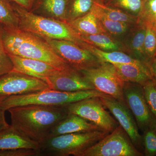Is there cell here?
<instances>
[{"label":"cell","mask_w":156,"mask_h":156,"mask_svg":"<svg viewBox=\"0 0 156 156\" xmlns=\"http://www.w3.org/2000/svg\"><path fill=\"white\" fill-rule=\"evenodd\" d=\"M11 125L30 139L39 143L47 139L50 131L69 114L65 106L29 105L8 110Z\"/></svg>","instance_id":"1"},{"label":"cell","mask_w":156,"mask_h":156,"mask_svg":"<svg viewBox=\"0 0 156 156\" xmlns=\"http://www.w3.org/2000/svg\"><path fill=\"white\" fill-rule=\"evenodd\" d=\"M2 38L9 54L41 60L59 70L70 67L56 55L44 39L35 34L19 29L7 30L3 28Z\"/></svg>","instance_id":"2"},{"label":"cell","mask_w":156,"mask_h":156,"mask_svg":"<svg viewBox=\"0 0 156 156\" xmlns=\"http://www.w3.org/2000/svg\"><path fill=\"white\" fill-rule=\"evenodd\" d=\"M13 5L19 19V29L42 37L70 41L79 46L84 42L68 23L34 14L13 2Z\"/></svg>","instance_id":"3"},{"label":"cell","mask_w":156,"mask_h":156,"mask_svg":"<svg viewBox=\"0 0 156 156\" xmlns=\"http://www.w3.org/2000/svg\"><path fill=\"white\" fill-rule=\"evenodd\" d=\"M106 96L108 95L96 89L76 92H64L48 89L24 95L11 96L2 101L0 105L5 111L12 108L29 105L66 106L89 98Z\"/></svg>","instance_id":"4"},{"label":"cell","mask_w":156,"mask_h":156,"mask_svg":"<svg viewBox=\"0 0 156 156\" xmlns=\"http://www.w3.org/2000/svg\"><path fill=\"white\" fill-rule=\"evenodd\" d=\"M109 133L98 130L49 137L40 144L41 156H81L85 151Z\"/></svg>","instance_id":"5"},{"label":"cell","mask_w":156,"mask_h":156,"mask_svg":"<svg viewBox=\"0 0 156 156\" xmlns=\"http://www.w3.org/2000/svg\"><path fill=\"white\" fill-rule=\"evenodd\" d=\"M128 134L119 125L105 137L89 148L81 156H142Z\"/></svg>","instance_id":"6"},{"label":"cell","mask_w":156,"mask_h":156,"mask_svg":"<svg viewBox=\"0 0 156 156\" xmlns=\"http://www.w3.org/2000/svg\"><path fill=\"white\" fill-rule=\"evenodd\" d=\"M80 72L96 90L125 102L123 95L125 82L117 72L113 65L102 62L96 67Z\"/></svg>","instance_id":"7"},{"label":"cell","mask_w":156,"mask_h":156,"mask_svg":"<svg viewBox=\"0 0 156 156\" xmlns=\"http://www.w3.org/2000/svg\"><path fill=\"white\" fill-rule=\"evenodd\" d=\"M56 55L74 69L80 71L100 65L102 62L89 50L70 41L42 37Z\"/></svg>","instance_id":"8"},{"label":"cell","mask_w":156,"mask_h":156,"mask_svg":"<svg viewBox=\"0 0 156 156\" xmlns=\"http://www.w3.org/2000/svg\"><path fill=\"white\" fill-rule=\"evenodd\" d=\"M65 107L69 113L78 115L109 133L119 125L105 110L99 97L89 98Z\"/></svg>","instance_id":"9"},{"label":"cell","mask_w":156,"mask_h":156,"mask_svg":"<svg viewBox=\"0 0 156 156\" xmlns=\"http://www.w3.org/2000/svg\"><path fill=\"white\" fill-rule=\"evenodd\" d=\"M48 89L45 81L12 70L0 77V104L11 96Z\"/></svg>","instance_id":"10"},{"label":"cell","mask_w":156,"mask_h":156,"mask_svg":"<svg viewBox=\"0 0 156 156\" xmlns=\"http://www.w3.org/2000/svg\"><path fill=\"white\" fill-rule=\"evenodd\" d=\"M123 95L139 130L143 132L148 129L154 128L156 119L148 106L142 85L125 82Z\"/></svg>","instance_id":"11"},{"label":"cell","mask_w":156,"mask_h":156,"mask_svg":"<svg viewBox=\"0 0 156 156\" xmlns=\"http://www.w3.org/2000/svg\"><path fill=\"white\" fill-rule=\"evenodd\" d=\"M99 98L105 107L114 116L120 126L128 134L134 146L140 152L144 150L142 136L139 134L136 120L126 102L110 96Z\"/></svg>","instance_id":"12"},{"label":"cell","mask_w":156,"mask_h":156,"mask_svg":"<svg viewBox=\"0 0 156 156\" xmlns=\"http://www.w3.org/2000/svg\"><path fill=\"white\" fill-rule=\"evenodd\" d=\"M50 89L64 92L94 90L95 87L79 71L70 67L57 72L46 79Z\"/></svg>","instance_id":"13"},{"label":"cell","mask_w":156,"mask_h":156,"mask_svg":"<svg viewBox=\"0 0 156 156\" xmlns=\"http://www.w3.org/2000/svg\"><path fill=\"white\" fill-rule=\"evenodd\" d=\"M9 55L13 64V71L41 79L45 82L47 78L59 70L41 60Z\"/></svg>","instance_id":"14"},{"label":"cell","mask_w":156,"mask_h":156,"mask_svg":"<svg viewBox=\"0 0 156 156\" xmlns=\"http://www.w3.org/2000/svg\"><path fill=\"white\" fill-rule=\"evenodd\" d=\"M103 131L97 126L74 114H69L60 120L50 131L48 138L71 133Z\"/></svg>","instance_id":"15"},{"label":"cell","mask_w":156,"mask_h":156,"mask_svg":"<svg viewBox=\"0 0 156 156\" xmlns=\"http://www.w3.org/2000/svg\"><path fill=\"white\" fill-rule=\"evenodd\" d=\"M129 30L126 41L122 42L126 48V53L147 64L144 50L146 33L145 25L137 20V22L132 26Z\"/></svg>","instance_id":"16"},{"label":"cell","mask_w":156,"mask_h":156,"mask_svg":"<svg viewBox=\"0 0 156 156\" xmlns=\"http://www.w3.org/2000/svg\"><path fill=\"white\" fill-rule=\"evenodd\" d=\"M39 142L30 139L11 125L0 131V150L27 148L39 150Z\"/></svg>","instance_id":"17"},{"label":"cell","mask_w":156,"mask_h":156,"mask_svg":"<svg viewBox=\"0 0 156 156\" xmlns=\"http://www.w3.org/2000/svg\"><path fill=\"white\" fill-rule=\"evenodd\" d=\"M117 72L125 82L144 85L153 80L149 67L146 63L141 64H114Z\"/></svg>","instance_id":"18"},{"label":"cell","mask_w":156,"mask_h":156,"mask_svg":"<svg viewBox=\"0 0 156 156\" xmlns=\"http://www.w3.org/2000/svg\"><path fill=\"white\" fill-rule=\"evenodd\" d=\"M69 1V0H38L32 13L65 22Z\"/></svg>","instance_id":"19"},{"label":"cell","mask_w":156,"mask_h":156,"mask_svg":"<svg viewBox=\"0 0 156 156\" xmlns=\"http://www.w3.org/2000/svg\"><path fill=\"white\" fill-rule=\"evenodd\" d=\"M84 49L89 50L102 62H109L112 64H141L143 62L132 57L122 51H115L107 52L95 48L86 43L83 42L80 46Z\"/></svg>","instance_id":"20"},{"label":"cell","mask_w":156,"mask_h":156,"mask_svg":"<svg viewBox=\"0 0 156 156\" xmlns=\"http://www.w3.org/2000/svg\"><path fill=\"white\" fill-rule=\"evenodd\" d=\"M67 23L80 36L108 33L92 11L83 17Z\"/></svg>","instance_id":"21"},{"label":"cell","mask_w":156,"mask_h":156,"mask_svg":"<svg viewBox=\"0 0 156 156\" xmlns=\"http://www.w3.org/2000/svg\"><path fill=\"white\" fill-rule=\"evenodd\" d=\"M81 37L84 42L103 51L126 52V48L122 42L117 41L108 33L81 36Z\"/></svg>","instance_id":"22"},{"label":"cell","mask_w":156,"mask_h":156,"mask_svg":"<svg viewBox=\"0 0 156 156\" xmlns=\"http://www.w3.org/2000/svg\"><path fill=\"white\" fill-rule=\"evenodd\" d=\"M91 11L114 21L134 24L138 20V17L120 9L105 5L102 2L95 3Z\"/></svg>","instance_id":"23"},{"label":"cell","mask_w":156,"mask_h":156,"mask_svg":"<svg viewBox=\"0 0 156 156\" xmlns=\"http://www.w3.org/2000/svg\"><path fill=\"white\" fill-rule=\"evenodd\" d=\"M0 23L4 29H19V19L11 0H0Z\"/></svg>","instance_id":"24"},{"label":"cell","mask_w":156,"mask_h":156,"mask_svg":"<svg viewBox=\"0 0 156 156\" xmlns=\"http://www.w3.org/2000/svg\"><path fill=\"white\" fill-rule=\"evenodd\" d=\"M97 2H102V0H69L65 22H70L86 15Z\"/></svg>","instance_id":"25"},{"label":"cell","mask_w":156,"mask_h":156,"mask_svg":"<svg viewBox=\"0 0 156 156\" xmlns=\"http://www.w3.org/2000/svg\"><path fill=\"white\" fill-rule=\"evenodd\" d=\"M145 0H102L105 5L115 8L138 17Z\"/></svg>","instance_id":"26"},{"label":"cell","mask_w":156,"mask_h":156,"mask_svg":"<svg viewBox=\"0 0 156 156\" xmlns=\"http://www.w3.org/2000/svg\"><path fill=\"white\" fill-rule=\"evenodd\" d=\"M138 20L150 28L156 36V0H145Z\"/></svg>","instance_id":"27"},{"label":"cell","mask_w":156,"mask_h":156,"mask_svg":"<svg viewBox=\"0 0 156 156\" xmlns=\"http://www.w3.org/2000/svg\"><path fill=\"white\" fill-rule=\"evenodd\" d=\"M92 12L99 20L104 28L105 29L108 33L111 35H113L115 36L123 35L126 32H128L131 27L134 25L126 23L111 20L100 14Z\"/></svg>","instance_id":"28"},{"label":"cell","mask_w":156,"mask_h":156,"mask_svg":"<svg viewBox=\"0 0 156 156\" xmlns=\"http://www.w3.org/2000/svg\"><path fill=\"white\" fill-rule=\"evenodd\" d=\"M143 144L144 155L156 156V131L149 128L143 132Z\"/></svg>","instance_id":"29"},{"label":"cell","mask_w":156,"mask_h":156,"mask_svg":"<svg viewBox=\"0 0 156 156\" xmlns=\"http://www.w3.org/2000/svg\"><path fill=\"white\" fill-rule=\"evenodd\" d=\"M146 27L144 50L147 63L149 67L150 63L156 55V36L150 28L147 27Z\"/></svg>","instance_id":"30"},{"label":"cell","mask_w":156,"mask_h":156,"mask_svg":"<svg viewBox=\"0 0 156 156\" xmlns=\"http://www.w3.org/2000/svg\"><path fill=\"white\" fill-rule=\"evenodd\" d=\"M142 87L148 106L156 119V83L153 80H150Z\"/></svg>","instance_id":"31"},{"label":"cell","mask_w":156,"mask_h":156,"mask_svg":"<svg viewBox=\"0 0 156 156\" xmlns=\"http://www.w3.org/2000/svg\"><path fill=\"white\" fill-rule=\"evenodd\" d=\"M3 31V27L0 29V77L12 71L13 69L11 58L3 44L2 38Z\"/></svg>","instance_id":"32"},{"label":"cell","mask_w":156,"mask_h":156,"mask_svg":"<svg viewBox=\"0 0 156 156\" xmlns=\"http://www.w3.org/2000/svg\"><path fill=\"white\" fill-rule=\"evenodd\" d=\"M40 150L27 148L13 149L0 150V156H39Z\"/></svg>","instance_id":"33"},{"label":"cell","mask_w":156,"mask_h":156,"mask_svg":"<svg viewBox=\"0 0 156 156\" xmlns=\"http://www.w3.org/2000/svg\"><path fill=\"white\" fill-rule=\"evenodd\" d=\"M30 12H32L38 0H11Z\"/></svg>","instance_id":"34"},{"label":"cell","mask_w":156,"mask_h":156,"mask_svg":"<svg viewBox=\"0 0 156 156\" xmlns=\"http://www.w3.org/2000/svg\"><path fill=\"white\" fill-rule=\"evenodd\" d=\"M5 112L0 105V131L8 127L9 125L6 122L5 118Z\"/></svg>","instance_id":"35"},{"label":"cell","mask_w":156,"mask_h":156,"mask_svg":"<svg viewBox=\"0 0 156 156\" xmlns=\"http://www.w3.org/2000/svg\"><path fill=\"white\" fill-rule=\"evenodd\" d=\"M149 68L153 80L156 83V55L150 63Z\"/></svg>","instance_id":"36"},{"label":"cell","mask_w":156,"mask_h":156,"mask_svg":"<svg viewBox=\"0 0 156 156\" xmlns=\"http://www.w3.org/2000/svg\"><path fill=\"white\" fill-rule=\"evenodd\" d=\"M3 27L2 26V24H1V23H0V29H1Z\"/></svg>","instance_id":"37"},{"label":"cell","mask_w":156,"mask_h":156,"mask_svg":"<svg viewBox=\"0 0 156 156\" xmlns=\"http://www.w3.org/2000/svg\"><path fill=\"white\" fill-rule=\"evenodd\" d=\"M154 128L155 130L156 131V124H155V125L154 126Z\"/></svg>","instance_id":"38"}]
</instances>
